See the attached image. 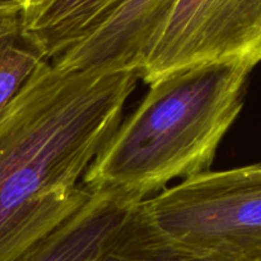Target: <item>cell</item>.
<instances>
[{"mask_svg":"<svg viewBox=\"0 0 261 261\" xmlns=\"http://www.w3.org/2000/svg\"><path fill=\"white\" fill-rule=\"evenodd\" d=\"M42 60L20 37L0 42V115Z\"/></svg>","mask_w":261,"mask_h":261,"instance_id":"9","label":"cell"},{"mask_svg":"<svg viewBox=\"0 0 261 261\" xmlns=\"http://www.w3.org/2000/svg\"><path fill=\"white\" fill-rule=\"evenodd\" d=\"M178 245L231 261H261V163L206 171L143 200Z\"/></svg>","mask_w":261,"mask_h":261,"instance_id":"3","label":"cell"},{"mask_svg":"<svg viewBox=\"0 0 261 261\" xmlns=\"http://www.w3.org/2000/svg\"><path fill=\"white\" fill-rule=\"evenodd\" d=\"M23 0H0V42L20 37Z\"/></svg>","mask_w":261,"mask_h":261,"instance_id":"10","label":"cell"},{"mask_svg":"<svg viewBox=\"0 0 261 261\" xmlns=\"http://www.w3.org/2000/svg\"><path fill=\"white\" fill-rule=\"evenodd\" d=\"M130 206L92 194L75 213L12 261H93Z\"/></svg>","mask_w":261,"mask_h":261,"instance_id":"6","label":"cell"},{"mask_svg":"<svg viewBox=\"0 0 261 261\" xmlns=\"http://www.w3.org/2000/svg\"><path fill=\"white\" fill-rule=\"evenodd\" d=\"M23 4H24V0H23Z\"/></svg>","mask_w":261,"mask_h":261,"instance_id":"12","label":"cell"},{"mask_svg":"<svg viewBox=\"0 0 261 261\" xmlns=\"http://www.w3.org/2000/svg\"><path fill=\"white\" fill-rule=\"evenodd\" d=\"M259 63L200 64L150 83L86 171L84 188L134 205L170 181L209 171L244 107L247 79Z\"/></svg>","mask_w":261,"mask_h":261,"instance_id":"2","label":"cell"},{"mask_svg":"<svg viewBox=\"0 0 261 261\" xmlns=\"http://www.w3.org/2000/svg\"><path fill=\"white\" fill-rule=\"evenodd\" d=\"M177 0H120L82 40L51 63L61 70L139 75Z\"/></svg>","mask_w":261,"mask_h":261,"instance_id":"5","label":"cell"},{"mask_svg":"<svg viewBox=\"0 0 261 261\" xmlns=\"http://www.w3.org/2000/svg\"><path fill=\"white\" fill-rule=\"evenodd\" d=\"M133 71L61 70L42 60L0 115V261L75 213L79 184L122 120Z\"/></svg>","mask_w":261,"mask_h":261,"instance_id":"1","label":"cell"},{"mask_svg":"<svg viewBox=\"0 0 261 261\" xmlns=\"http://www.w3.org/2000/svg\"><path fill=\"white\" fill-rule=\"evenodd\" d=\"M120 0H51L22 19L20 38L43 60H55L84 37Z\"/></svg>","mask_w":261,"mask_h":261,"instance_id":"7","label":"cell"},{"mask_svg":"<svg viewBox=\"0 0 261 261\" xmlns=\"http://www.w3.org/2000/svg\"><path fill=\"white\" fill-rule=\"evenodd\" d=\"M50 2L51 0H24L22 19H25V18H30L32 17V15H35L36 13L40 12V10L42 9V8H45Z\"/></svg>","mask_w":261,"mask_h":261,"instance_id":"11","label":"cell"},{"mask_svg":"<svg viewBox=\"0 0 261 261\" xmlns=\"http://www.w3.org/2000/svg\"><path fill=\"white\" fill-rule=\"evenodd\" d=\"M240 59L261 61V0H177L139 78Z\"/></svg>","mask_w":261,"mask_h":261,"instance_id":"4","label":"cell"},{"mask_svg":"<svg viewBox=\"0 0 261 261\" xmlns=\"http://www.w3.org/2000/svg\"><path fill=\"white\" fill-rule=\"evenodd\" d=\"M93 261H231L194 251L166 237L155 228L143 201L125 214Z\"/></svg>","mask_w":261,"mask_h":261,"instance_id":"8","label":"cell"}]
</instances>
